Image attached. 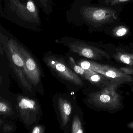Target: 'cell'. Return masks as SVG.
Segmentation results:
<instances>
[{
  "mask_svg": "<svg viewBox=\"0 0 133 133\" xmlns=\"http://www.w3.org/2000/svg\"><path fill=\"white\" fill-rule=\"evenodd\" d=\"M0 16L18 26L35 32L42 30L39 7L35 0H4Z\"/></svg>",
  "mask_w": 133,
  "mask_h": 133,
  "instance_id": "obj_1",
  "label": "cell"
},
{
  "mask_svg": "<svg viewBox=\"0 0 133 133\" xmlns=\"http://www.w3.org/2000/svg\"><path fill=\"white\" fill-rule=\"evenodd\" d=\"M17 44L19 52L24 62L29 78L35 84L38 83L40 72L35 58L27 48L17 38Z\"/></svg>",
  "mask_w": 133,
  "mask_h": 133,
  "instance_id": "obj_2",
  "label": "cell"
},
{
  "mask_svg": "<svg viewBox=\"0 0 133 133\" xmlns=\"http://www.w3.org/2000/svg\"><path fill=\"white\" fill-rule=\"evenodd\" d=\"M52 66L54 68L58 74H60L61 76H63L67 80L75 82L76 80V77L77 76L74 74V73L71 71L70 70L69 68H67L63 64L59 62H54L52 61Z\"/></svg>",
  "mask_w": 133,
  "mask_h": 133,
  "instance_id": "obj_3",
  "label": "cell"
},
{
  "mask_svg": "<svg viewBox=\"0 0 133 133\" xmlns=\"http://www.w3.org/2000/svg\"><path fill=\"white\" fill-rule=\"evenodd\" d=\"M18 106L20 110L22 111H36L38 110L37 105L35 102L26 98H22L18 103Z\"/></svg>",
  "mask_w": 133,
  "mask_h": 133,
  "instance_id": "obj_4",
  "label": "cell"
},
{
  "mask_svg": "<svg viewBox=\"0 0 133 133\" xmlns=\"http://www.w3.org/2000/svg\"><path fill=\"white\" fill-rule=\"evenodd\" d=\"M38 6L48 16H50L53 11L54 4L53 0H35Z\"/></svg>",
  "mask_w": 133,
  "mask_h": 133,
  "instance_id": "obj_5",
  "label": "cell"
},
{
  "mask_svg": "<svg viewBox=\"0 0 133 133\" xmlns=\"http://www.w3.org/2000/svg\"><path fill=\"white\" fill-rule=\"evenodd\" d=\"M60 106V109L62 120L63 121V124L65 125L69 120V116L71 113V106L68 102H63Z\"/></svg>",
  "mask_w": 133,
  "mask_h": 133,
  "instance_id": "obj_6",
  "label": "cell"
},
{
  "mask_svg": "<svg viewBox=\"0 0 133 133\" xmlns=\"http://www.w3.org/2000/svg\"><path fill=\"white\" fill-rule=\"evenodd\" d=\"M129 32L127 27L124 25L117 26L114 28L112 31L113 35L117 38H121L126 36Z\"/></svg>",
  "mask_w": 133,
  "mask_h": 133,
  "instance_id": "obj_7",
  "label": "cell"
},
{
  "mask_svg": "<svg viewBox=\"0 0 133 133\" xmlns=\"http://www.w3.org/2000/svg\"><path fill=\"white\" fill-rule=\"evenodd\" d=\"M72 132L73 133H82V130L81 129L80 122L77 119H75L72 125Z\"/></svg>",
  "mask_w": 133,
  "mask_h": 133,
  "instance_id": "obj_8",
  "label": "cell"
},
{
  "mask_svg": "<svg viewBox=\"0 0 133 133\" xmlns=\"http://www.w3.org/2000/svg\"><path fill=\"white\" fill-rule=\"evenodd\" d=\"M130 1V0H108L105 2V4H108L110 3L111 5H115L125 3Z\"/></svg>",
  "mask_w": 133,
  "mask_h": 133,
  "instance_id": "obj_9",
  "label": "cell"
},
{
  "mask_svg": "<svg viewBox=\"0 0 133 133\" xmlns=\"http://www.w3.org/2000/svg\"><path fill=\"white\" fill-rule=\"evenodd\" d=\"M120 60L123 63L129 64L130 63V57L128 55L123 54L120 57Z\"/></svg>",
  "mask_w": 133,
  "mask_h": 133,
  "instance_id": "obj_10",
  "label": "cell"
},
{
  "mask_svg": "<svg viewBox=\"0 0 133 133\" xmlns=\"http://www.w3.org/2000/svg\"><path fill=\"white\" fill-rule=\"evenodd\" d=\"M99 99L103 102L107 103L110 101V98L108 95H102L100 96Z\"/></svg>",
  "mask_w": 133,
  "mask_h": 133,
  "instance_id": "obj_11",
  "label": "cell"
},
{
  "mask_svg": "<svg viewBox=\"0 0 133 133\" xmlns=\"http://www.w3.org/2000/svg\"><path fill=\"white\" fill-rule=\"evenodd\" d=\"M74 69L75 71L78 74H79L83 75L84 72L85 70L83 69L81 67L79 66L75 65L74 67Z\"/></svg>",
  "mask_w": 133,
  "mask_h": 133,
  "instance_id": "obj_12",
  "label": "cell"
},
{
  "mask_svg": "<svg viewBox=\"0 0 133 133\" xmlns=\"http://www.w3.org/2000/svg\"><path fill=\"white\" fill-rule=\"evenodd\" d=\"M8 109V107L6 104L1 102L0 103V112H5Z\"/></svg>",
  "mask_w": 133,
  "mask_h": 133,
  "instance_id": "obj_13",
  "label": "cell"
},
{
  "mask_svg": "<svg viewBox=\"0 0 133 133\" xmlns=\"http://www.w3.org/2000/svg\"><path fill=\"white\" fill-rule=\"evenodd\" d=\"M90 63L87 61H84L81 63V66L85 70H88L90 67Z\"/></svg>",
  "mask_w": 133,
  "mask_h": 133,
  "instance_id": "obj_14",
  "label": "cell"
},
{
  "mask_svg": "<svg viewBox=\"0 0 133 133\" xmlns=\"http://www.w3.org/2000/svg\"><path fill=\"white\" fill-rule=\"evenodd\" d=\"M105 75L107 77H109L112 78H114L116 76V74L114 71L112 70H109L107 71L105 73Z\"/></svg>",
  "mask_w": 133,
  "mask_h": 133,
  "instance_id": "obj_15",
  "label": "cell"
},
{
  "mask_svg": "<svg viewBox=\"0 0 133 133\" xmlns=\"http://www.w3.org/2000/svg\"><path fill=\"white\" fill-rule=\"evenodd\" d=\"M100 77L98 75H94L91 77V79L92 81L98 82L100 80Z\"/></svg>",
  "mask_w": 133,
  "mask_h": 133,
  "instance_id": "obj_16",
  "label": "cell"
},
{
  "mask_svg": "<svg viewBox=\"0 0 133 133\" xmlns=\"http://www.w3.org/2000/svg\"><path fill=\"white\" fill-rule=\"evenodd\" d=\"M41 131H40V128L38 127H35L32 131V133H39Z\"/></svg>",
  "mask_w": 133,
  "mask_h": 133,
  "instance_id": "obj_17",
  "label": "cell"
},
{
  "mask_svg": "<svg viewBox=\"0 0 133 133\" xmlns=\"http://www.w3.org/2000/svg\"><path fill=\"white\" fill-rule=\"evenodd\" d=\"M82 1H91V0H81Z\"/></svg>",
  "mask_w": 133,
  "mask_h": 133,
  "instance_id": "obj_18",
  "label": "cell"
},
{
  "mask_svg": "<svg viewBox=\"0 0 133 133\" xmlns=\"http://www.w3.org/2000/svg\"><path fill=\"white\" fill-rule=\"evenodd\" d=\"M21 1H22V2H25L26 0H21Z\"/></svg>",
  "mask_w": 133,
  "mask_h": 133,
  "instance_id": "obj_19",
  "label": "cell"
},
{
  "mask_svg": "<svg viewBox=\"0 0 133 133\" xmlns=\"http://www.w3.org/2000/svg\"><path fill=\"white\" fill-rule=\"evenodd\" d=\"M107 1H108V0H105V2H107Z\"/></svg>",
  "mask_w": 133,
  "mask_h": 133,
  "instance_id": "obj_20",
  "label": "cell"
}]
</instances>
